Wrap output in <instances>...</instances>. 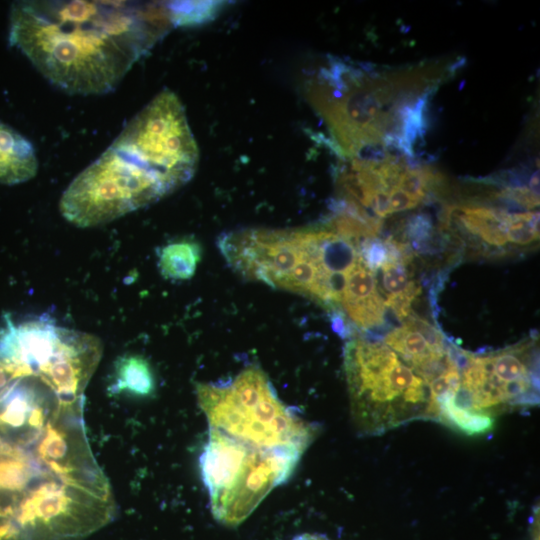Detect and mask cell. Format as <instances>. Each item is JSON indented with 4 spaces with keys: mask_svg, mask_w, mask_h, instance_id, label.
I'll list each match as a JSON object with an SVG mask.
<instances>
[{
    "mask_svg": "<svg viewBox=\"0 0 540 540\" xmlns=\"http://www.w3.org/2000/svg\"><path fill=\"white\" fill-rule=\"evenodd\" d=\"M172 22L166 4L18 1L10 44L54 86L73 95L113 91Z\"/></svg>",
    "mask_w": 540,
    "mask_h": 540,
    "instance_id": "1",
    "label": "cell"
},
{
    "mask_svg": "<svg viewBox=\"0 0 540 540\" xmlns=\"http://www.w3.org/2000/svg\"><path fill=\"white\" fill-rule=\"evenodd\" d=\"M198 155L181 101L164 89L68 185L61 214L83 228L120 218L187 183Z\"/></svg>",
    "mask_w": 540,
    "mask_h": 540,
    "instance_id": "2",
    "label": "cell"
},
{
    "mask_svg": "<svg viewBox=\"0 0 540 540\" xmlns=\"http://www.w3.org/2000/svg\"><path fill=\"white\" fill-rule=\"evenodd\" d=\"M344 368L351 417L360 435H380L418 420L441 423L430 385L382 341H349Z\"/></svg>",
    "mask_w": 540,
    "mask_h": 540,
    "instance_id": "3",
    "label": "cell"
},
{
    "mask_svg": "<svg viewBox=\"0 0 540 540\" xmlns=\"http://www.w3.org/2000/svg\"><path fill=\"white\" fill-rule=\"evenodd\" d=\"M196 390L209 428L250 446L303 453L316 436L317 426L278 398L258 366L227 382L199 383Z\"/></svg>",
    "mask_w": 540,
    "mask_h": 540,
    "instance_id": "4",
    "label": "cell"
},
{
    "mask_svg": "<svg viewBox=\"0 0 540 540\" xmlns=\"http://www.w3.org/2000/svg\"><path fill=\"white\" fill-rule=\"evenodd\" d=\"M302 454L259 449L209 428L199 468L214 519L228 527L241 524L273 488L286 482Z\"/></svg>",
    "mask_w": 540,
    "mask_h": 540,
    "instance_id": "5",
    "label": "cell"
},
{
    "mask_svg": "<svg viewBox=\"0 0 540 540\" xmlns=\"http://www.w3.org/2000/svg\"><path fill=\"white\" fill-rule=\"evenodd\" d=\"M38 161L31 142L0 121V183L15 185L33 178Z\"/></svg>",
    "mask_w": 540,
    "mask_h": 540,
    "instance_id": "6",
    "label": "cell"
},
{
    "mask_svg": "<svg viewBox=\"0 0 540 540\" xmlns=\"http://www.w3.org/2000/svg\"><path fill=\"white\" fill-rule=\"evenodd\" d=\"M505 210L483 206H448L443 211V223H455L481 238L491 246L502 247L508 242L506 237L507 219Z\"/></svg>",
    "mask_w": 540,
    "mask_h": 540,
    "instance_id": "7",
    "label": "cell"
},
{
    "mask_svg": "<svg viewBox=\"0 0 540 540\" xmlns=\"http://www.w3.org/2000/svg\"><path fill=\"white\" fill-rule=\"evenodd\" d=\"M109 391L138 398L152 396L156 391V380L148 360L135 354L117 359Z\"/></svg>",
    "mask_w": 540,
    "mask_h": 540,
    "instance_id": "8",
    "label": "cell"
},
{
    "mask_svg": "<svg viewBox=\"0 0 540 540\" xmlns=\"http://www.w3.org/2000/svg\"><path fill=\"white\" fill-rule=\"evenodd\" d=\"M201 256L200 244L194 239L183 238L161 249L158 267L166 279L187 280L194 275Z\"/></svg>",
    "mask_w": 540,
    "mask_h": 540,
    "instance_id": "9",
    "label": "cell"
},
{
    "mask_svg": "<svg viewBox=\"0 0 540 540\" xmlns=\"http://www.w3.org/2000/svg\"><path fill=\"white\" fill-rule=\"evenodd\" d=\"M507 240L518 245H528L539 238V212L509 213L506 229Z\"/></svg>",
    "mask_w": 540,
    "mask_h": 540,
    "instance_id": "10",
    "label": "cell"
},
{
    "mask_svg": "<svg viewBox=\"0 0 540 540\" xmlns=\"http://www.w3.org/2000/svg\"><path fill=\"white\" fill-rule=\"evenodd\" d=\"M172 24L189 25L212 18L218 4L214 2H170L166 4Z\"/></svg>",
    "mask_w": 540,
    "mask_h": 540,
    "instance_id": "11",
    "label": "cell"
},
{
    "mask_svg": "<svg viewBox=\"0 0 540 540\" xmlns=\"http://www.w3.org/2000/svg\"><path fill=\"white\" fill-rule=\"evenodd\" d=\"M357 248L363 263L372 272L382 268L388 260L385 244L377 237L360 241Z\"/></svg>",
    "mask_w": 540,
    "mask_h": 540,
    "instance_id": "12",
    "label": "cell"
},
{
    "mask_svg": "<svg viewBox=\"0 0 540 540\" xmlns=\"http://www.w3.org/2000/svg\"><path fill=\"white\" fill-rule=\"evenodd\" d=\"M432 221L428 215L412 216L407 223L406 233L412 241V246L419 252L426 251V246L432 237Z\"/></svg>",
    "mask_w": 540,
    "mask_h": 540,
    "instance_id": "13",
    "label": "cell"
},
{
    "mask_svg": "<svg viewBox=\"0 0 540 540\" xmlns=\"http://www.w3.org/2000/svg\"><path fill=\"white\" fill-rule=\"evenodd\" d=\"M420 293L421 287L416 285L414 281H410L403 291L388 295L384 302L385 307L390 308L398 320L404 321L410 315L413 300Z\"/></svg>",
    "mask_w": 540,
    "mask_h": 540,
    "instance_id": "14",
    "label": "cell"
},
{
    "mask_svg": "<svg viewBox=\"0 0 540 540\" xmlns=\"http://www.w3.org/2000/svg\"><path fill=\"white\" fill-rule=\"evenodd\" d=\"M404 325L417 331L425 339L428 346L434 351H446L451 346L440 331L426 320L409 315L404 320Z\"/></svg>",
    "mask_w": 540,
    "mask_h": 540,
    "instance_id": "15",
    "label": "cell"
},
{
    "mask_svg": "<svg viewBox=\"0 0 540 540\" xmlns=\"http://www.w3.org/2000/svg\"><path fill=\"white\" fill-rule=\"evenodd\" d=\"M381 269L383 270V285L389 294L403 291L410 282L406 266L402 263H386Z\"/></svg>",
    "mask_w": 540,
    "mask_h": 540,
    "instance_id": "16",
    "label": "cell"
},
{
    "mask_svg": "<svg viewBox=\"0 0 540 540\" xmlns=\"http://www.w3.org/2000/svg\"><path fill=\"white\" fill-rule=\"evenodd\" d=\"M496 196L521 208L532 209L539 206V195L525 186L505 187Z\"/></svg>",
    "mask_w": 540,
    "mask_h": 540,
    "instance_id": "17",
    "label": "cell"
},
{
    "mask_svg": "<svg viewBox=\"0 0 540 540\" xmlns=\"http://www.w3.org/2000/svg\"><path fill=\"white\" fill-rule=\"evenodd\" d=\"M388 202L390 214L412 209L419 204L418 201L399 188H395L389 193Z\"/></svg>",
    "mask_w": 540,
    "mask_h": 540,
    "instance_id": "18",
    "label": "cell"
},
{
    "mask_svg": "<svg viewBox=\"0 0 540 540\" xmlns=\"http://www.w3.org/2000/svg\"><path fill=\"white\" fill-rule=\"evenodd\" d=\"M291 540H330L328 537L317 533H304L293 537Z\"/></svg>",
    "mask_w": 540,
    "mask_h": 540,
    "instance_id": "19",
    "label": "cell"
},
{
    "mask_svg": "<svg viewBox=\"0 0 540 540\" xmlns=\"http://www.w3.org/2000/svg\"><path fill=\"white\" fill-rule=\"evenodd\" d=\"M529 189L539 195V173L534 172L529 180Z\"/></svg>",
    "mask_w": 540,
    "mask_h": 540,
    "instance_id": "20",
    "label": "cell"
}]
</instances>
